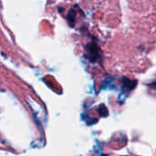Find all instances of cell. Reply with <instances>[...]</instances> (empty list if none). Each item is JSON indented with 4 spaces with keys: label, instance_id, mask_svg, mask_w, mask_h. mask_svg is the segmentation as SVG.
I'll return each instance as SVG.
<instances>
[{
    "label": "cell",
    "instance_id": "cell-1",
    "mask_svg": "<svg viewBox=\"0 0 156 156\" xmlns=\"http://www.w3.org/2000/svg\"><path fill=\"white\" fill-rule=\"evenodd\" d=\"M88 54L89 58L91 61H95L96 58H98L99 56V48L96 45L90 44L88 46Z\"/></svg>",
    "mask_w": 156,
    "mask_h": 156
},
{
    "label": "cell",
    "instance_id": "cell-2",
    "mask_svg": "<svg viewBox=\"0 0 156 156\" xmlns=\"http://www.w3.org/2000/svg\"><path fill=\"white\" fill-rule=\"evenodd\" d=\"M122 83H123V87H124L126 90H133V89L136 87L137 81H136V80H129V79L123 78V79H122Z\"/></svg>",
    "mask_w": 156,
    "mask_h": 156
},
{
    "label": "cell",
    "instance_id": "cell-3",
    "mask_svg": "<svg viewBox=\"0 0 156 156\" xmlns=\"http://www.w3.org/2000/svg\"><path fill=\"white\" fill-rule=\"evenodd\" d=\"M98 112H99V115H100L101 117H102V118H105V117H107V116L109 115V111H108L107 107H106L105 105H103V104H101V105L99 107Z\"/></svg>",
    "mask_w": 156,
    "mask_h": 156
}]
</instances>
